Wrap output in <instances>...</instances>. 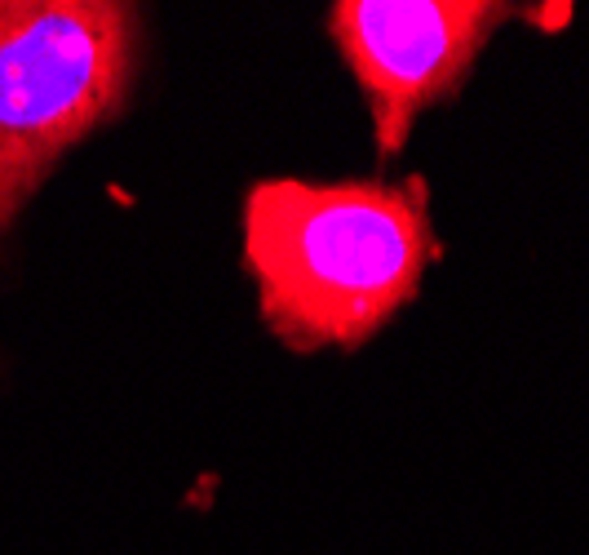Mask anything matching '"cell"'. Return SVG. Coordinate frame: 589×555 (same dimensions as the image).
Returning a JSON list of instances; mask_svg holds the SVG:
<instances>
[{"label": "cell", "instance_id": "1", "mask_svg": "<svg viewBox=\"0 0 589 555\" xmlns=\"http://www.w3.org/2000/svg\"><path fill=\"white\" fill-rule=\"evenodd\" d=\"M244 254L267 325L297 351L359 347L421 285L439 254L421 178L262 182L244 205Z\"/></svg>", "mask_w": 589, "mask_h": 555}, {"label": "cell", "instance_id": "2", "mask_svg": "<svg viewBox=\"0 0 589 555\" xmlns=\"http://www.w3.org/2000/svg\"><path fill=\"white\" fill-rule=\"evenodd\" d=\"M138 13L111 0H0V231L58 156L133 85Z\"/></svg>", "mask_w": 589, "mask_h": 555}, {"label": "cell", "instance_id": "3", "mask_svg": "<svg viewBox=\"0 0 589 555\" xmlns=\"http://www.w3.org/2000/svg\"><path fill=\"white\" fill-rule=\"evenodd\" d=\"M510 4L483 0H341L332 36L372 102L381 156H395L412 120L457 93Z\"/></svg>", "mask_w": 589, "mask_h": 555}]
</instances>
